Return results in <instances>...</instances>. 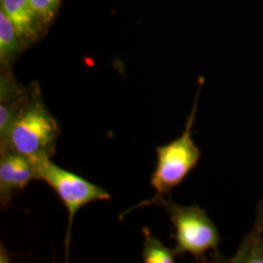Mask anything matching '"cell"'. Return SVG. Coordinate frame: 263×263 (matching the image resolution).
Returning a JSON list of instances; mask_svg holds the SVG:
<instances>
[{
	"label": "cell",
	"mask_w": 263,
	"mask_h": 263,
	"mask_svg": "<svg viewBox=\"0 0 263 263\" xmlns=\"http://www.w3.org/2000/svg\"><path fill=\"white\" fill-rule=\"evenodd\" d=\"M60 134L59 123L33 86L27 89L9 127L0 137V149L15 151L36 163L55 154Z\"/></svg>",
	"instance_id": "6da1fadb"
},
{
	"label": "cell",
	"mask_w": 263,
	"mask_h": 263,
	"mask_svg": "<svg viewBox=\"0 0 263 263\" xmlns=\"http://www.w3.org/2000/svg\"><path fill=\"white\" fill-rule=\"evenodd\" d=\"M202 82L201 80L192 109L188 115L185 128L181 135L168 144L157 146L156 148L157 164L151 179V186L155 189L156 195L132 208L125 214H129L133 210L143 206H148L151 202L159 198L170 197L171 191L179 186L188 174L197 166L201 158V151L193 141L192 130L196 118Z\"/></svg>",
	"instance_id": "7a4b0ae2"
},
{
	"label": "cell",
	"mask_w": 263,
	"mask_h": 263,
	"mask_svg": "<svg viewBox=\"0 0 263 263\" xmlns=\"http://www.w3.org/2000/svg\"><path fill=\"white\" fill-rule=\"evenodd\" d=\"M149 205H158L166 211L175 229L177 254H191L196 261L206 262L208 253L218 255L220 235L207 212L197 205L183 206L170 199L159 198Z\"/></svg>",
	"instance_id": "3957f363"
},
{
	"label": "cell",
	"mask_w": 263,
	"mask_h": 263,
	"mask_svg": "<svg viewBox=\"0 0 263 263\" xmlns=\"http://www.w3.org/2000/svg\"><path fill=\"white\" fill-rule=\"evenodd\" d=\"M36 169V179L43 180L54 189L63 201L68 213V222L66 227V260L69 254L71 229L77 212L86 205L96 201H106L110 194L104 188L90 182L82 177L67 170L57 166L51 159L42 160L34 163Z\"/></svg>",
	"instance_id": "277c9868"
},
{
	"label": "cell",
	"mask_w": 263,
	"mask_h": 263,
	"mask_svg": "<svg viewBox=\"0 0 263 263\" xmlns=\"http://www.w3.org/2000/svg\"><path fill=\"white\" fill-rule=\"evenodd\" d=\"M1 9L14 25L25 47L37 39L38 17L28 0H1Z\"/></svg>",
	"instance_id": "5b68a950"
},
{
	"label": "cell",
	"mask_w": 263,
	"mask_h": 263,
	"mask_svg": "<svg viewBox=\"0 0 263 263\" xmlns=\"http://www.w3.org/2000/svg\"><path fill=\"white\" fill-rule=\"evenodd\" d=\"M25 48L14 25L3 10H0V61L4 68L9 67Z\"/></svg>",
	"instance_id": "8992f818"
},
{
	"label": "cell",
	"mask_w": 263,
	"mask_h": 263,
	"mask_svg": "<svg viewBox=\"0 0 263 263\" xmlns=\"http://www.w3.org/2000/svg\"><path fill=\"white\" fill-rule=\"evenodd\" d=\"M227 263H263V240L253 228L243 237L235 254Z\"/></svg>",
	"instance_id": "52a82bcc"
},
{
	"label": "cell",
	"mask_w": 263,
	"mask_h": 263,
	"mask_svg": "<svg viewBox=\"0 0 263 263\" xmlns=\"http://www.w3.org/2000/svg\"><path fill=\"white\" fill-rule=\"evenodd\" d=\"M144 242L142 247V260L144 263H174L178 255L175 249L165 247L158 238L151 234L147 227L142 228Z\"/></svg>",
	"instance_id": "ba28073f"
},
{
	"label": "cell",
	"mask_w": 263,
	"mask_h": 263,
	"mask_svg": "<svg viewBox=\"0 0 263 263\" xmlns=\"http://www.w3.org/2000/svg\"><path fill=\"white\" fill-rule=\"evenodd\" d=\"M0 152V201L3 209L9 206L14 196L13 179L17 153L10 149H1Z\"/></svg>",
	"instance_id": "9c48e42d"
},
{
	"label": "cell",
	"mask_w": 263,
	"mask_h": 263,
	"mask_svg": "<svg viewBox=\"0 0 263 263\" xmlns=\"http://www.w3.org/2000/svg\"><path fill=\"white\" fill-rule=\"evenodd\" d=\"M38 18L44 23H50L55 18L62 0H28Z\"/></svg>",
	"instance_id": "30bf717a"
},
{
	"label": "cell",
	"mask_w": 263,
	"mask_h": 263,
	"mask_svg": "<svg viewBox=\"0 0 263 263\" xmlns=\"http://www.w3.org/2000/svg\"><path fill=\"white\" fill-rule=\"evenodd\" d=\"M255 219L263 220V199H261L256 207V216Z\"/></svg>",
	"instance_id": "8fae6325"
},
{
	"label": "cell",
	"mask_w": 263,
	"mask_h": 263,
	"mask_svg": "<svg viewBox=\"0 0 263 263\" xmlns=\"http://www.w3.org/2000/svg\"><path fill=\"white\" fill-rule=\"evenodd\" d=\"M254 227L257 230L258 234H259V236L261 237V239L263 240V220H257V219H255Z\"/></svg>",
	"instance_id": "7c38bea8"
}]
</instances>
